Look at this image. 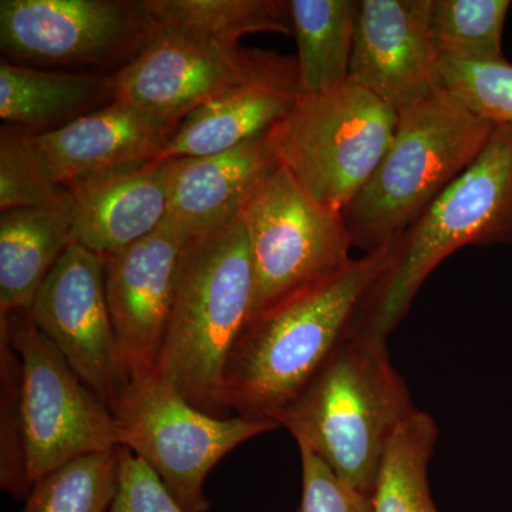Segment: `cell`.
Wrapping results in <instances>:
<instances>
[{
  "label": "cell",
  "instance_id": "11",
  "mask_svg": "<svg viewBox=\"0 0 512 512\" xmlns=\"http://www.w3.org/2000/svg\"><path fill=\"white\" fill-rule=\"evenodd\" d=\"M291 60L241 45L153 33L141 52L114 74V100L178 126L202 104Z\"/></svg>",
  "mask_w": 512,
  "mask_h": 512
},
{
  "label": "cell",
  "instance_id": "2",
  "mask_svg": "<svg viewBox=\"0 0 512 512\" xmlns=\"http://www.w3.org/2000/svg\"><path fill=\"white\" fill-rule=\"evenodd\" d=\"M417 410L386 338L353 328L275 421L370 498L387 446Z\"/></svg>",
  "mask_w": 512,
  "mask_h": 512
},
{
  "label": "cell",
  "instance_id": "1",
  "mask_svg": "<svg viewBox=\"0 0 512 512\" xmlns=\"http://www.w3.org/2000/svg\"><path fill=\"white\" fill-rule=\"evenodd\" d=\"M399 239L249 320L222 376L225 412L276 423L356 325L392 268Z\"/></svg>",
  "mask_w": 512,
  "mask_h": 512
},
{
  "label": "cell",
  "instance_id": "5",
  "mask_svg": "<svg viewBox=\"0 0 512 512\" xmlns=\"http://www.w3.org/2000/svg\"><path fill=\"white\" fill-rule=\"evenodd\" d=\"M512 242V126L498 124L480 157L399 239L396 259L353 328L386 338L426 279L458 249Z\"/></svg>",
  "mask_w": 512,
  "mask_h": 512
},
{
  "label": "cell",
  "instance_id": "3",
  "mask_svg": "<svg viewBox=\"0 0 512 512\" xmlns=\"http://www.w3.org/2000/svg\"><path fill=\"white\" fill-rule=\"evenodd\" d=\"M252 303L254 268L239 212L185 244L153 375L202 412L232 416L221 403L222 376Z\"/></svg>",
  "mask_w": 512,
  "mask_h": 512
},
{
  "label": "cell",
  "instance_id": "10",
  "mask_svg": "<svg viewBox=\"0 0 512 512\" xmlns=\"http://www.w3.org/2000/svg\"><path fill=\"white\" fill-rule=\"evenodd\" d=\"M153 36L144 0H2L3 55L32 67L130 63Z\"/></svg>",
  "mask_w": 512,
  "mask_h": 512
},
{
  "label": "cell",
  "instance_id": "24",
  "mask_svg": "<svg viewBox=\"0 0 512 512\" xmlns=\"http://www.w3.org/2000/svg\"><path fill=\"white\" fill-rule=\"evenodd\" d=\"M510 0H431L430 32L441 60L505 62L503 35Z\"/></svg>",
  "mask_w": 512,
  "mask_h": 512
},
{
  "label": "cell",
  "instance_id": "12",
  "mask_svg": "<svg viewBox=\"0 0 512 512\" xmlns=\"http://www.w3.org/2000/svg\"><path fill=\"white\" fill-rule=\"evenodd\" d=\"M30 316L107 406L131 383L106 295V256L73 242L37 292Z\"/></svg>",
  "mask_w": 512,
  "mask_h": 512
},
{
  "label": "cell",
  "instance_id": "13",
  "mask_svg": "<svg viewBox=\"0 0 512 512\" xmlns=\"http://www.w3.org/2000/svg\"><path fill=\"white\" fill-rule=\"evenodd\" d=\"M431 0H360L349 79L397 114L441 89Z\"/></svg>",
  "mask_w": 512,
  "mask_h": 512
},
{
  "label": "cell",
  "instance_id": "19",
  "mask_svg": "<svg viewBox=\"0 0 512 512\" xmlns=\"http://www.w3.org/2000/svg\"><path fill=\"white\" fill-rule=\"evenodd\" d=\"M72 198L0 214V318L30 311L40 286L73 244Z\"/></svg>",
  "mask_w": 512,
  "mask_h": 512
},
{
  "label": "cell",
  "instance_id": "28",
  "mask_svg": "<svg viewBox=\"0 0 512 512\" xmlns=\"http://www.w3.org/2000/svg\"><path fill=\"white\" fill-rule=\"evenodd\" d=\"M440 84L477 116L512 126V64L441 60Z\"/></svg>",
  "mask_w": 512,
  "mask_h": 512
},
{
  "label": "cell",
  "instance_id": "21",
  "mask_svg": "<svg viewBox=\"0 0 512 512\" xmlns=\"http://www.w3.org/2000/svg\"><path fill=\"white\" fill-rule=\"evenodd\" d=\"M286 8L298 45L299 93L348 82L359 0H288Z\"/></svg>",
  "mask_w": 512,
  "mask_h": 512
},
{
  "label": "cell",
  "instance_id": "22",
  "mask_svg": "<svg viewBox=\"0 0 512 512\" xmlns=\"http://www.w3.org/2000/svg\"><path fill=\"white\" fill-rule=\"evenodd\" d=\"M153 33L239 45L252 33L292 35L286 2L278 0H144Z\"/></svg>",
  "mask_w": 512,
  "mask_h": 512
},
{
  "label": "cell",
  "instance_id": "23",
  "mask_svg": "<svg viewBox=\"0 0 512 512\" xmlns=\"http://www.w3.org/2000/svg\"><path fill=\"white\" fill-rule=\"evenodd\" d=\"M439 429L417 410L386 448L370 503L372 512H440L431 497L429 464Z\"/></svg>",
  "mask_w": 512,
  "mask_h": 512
},
{
  "label": "cell",
  "instance_id": "14",
  "mask_svg": "<svg viewBox=\"0 0 512 512\" xmlns=\"http://www.w3.org/2000/svg\"><path fill=\"white\" fill-rule=\"evenodd\" d=\"M188 239L165 220L153 234L106 256L107 303L131 380L156 370L178 262Z\"/></svg>",
  "mask_w": 512,
  "mask_h": 512
},
{
  "label": "cell",
  "instance_id": "20",
  "mask_svg": "<svg viewBox=\"0 0 512 512\" xmlns=\"http://www.w3.org/2000/svg\"><path fill=\"white\" fill-rule=\"evenodd\" d=\"M114 101V74L53 72L2 60L0 117L25 130L52 131Z\"/></svg>",
  "mask_w": 512,
  "mask_h": 512
},
{
  "label": "cell",
  "instance_id": "16",
  "mask_svg": "<svg viewBox=\"0 0 512 512\" xmlns=\"http://www.w3.org/2000/svg\"><path fill=\"white\" fill-rule=\"evenodd\" d=\"M173 160L131 165L67 185L74 241L103 256L157 231L170 208Z\"/></svg>",
  "mask_w": 512,
  "mask_h": 512
},
{
  "label": "cell",
  "instance_id": "6",
  "mask_svg": "<svg viewBox=\"0 0 512 512\" xmlns=\"http://www.w3.org/2000/svg\"><path fill=\"white\" fill-rule=\"evenodd\" d=\"M399 116L355 80L328 92L301 94L269 130L276 160L302 190L343 212L375 173Z\"/></svg>",
  "mask_w": 512,
  "mask_h": 512
},
{
  "label": "cell",
  "instance_id": "4",
  "mask_svg": "<svg viewBox=\"0 0 512 512\" xmlns=\"http://www.w3.org/2000/svg\"><path fill=\"white\" fill-rule=\"evenodd\" d=\"M494 128L443 87L400 114L375 173L342 212L353 247L370 254L402 238L480 157Z\"/></svg>",
  "mask_w": 512,
  "mask_h": 512
},
{
  "label": "cell",
  "instance_id": "8",
  "mask_svg": "<svg viewBox=\"0 0 512 512\" xmlns=\"http://www.w3.org/2000/svg\"><path fill=\"white\" fill-rule=\"evenodd\" d=\"M241 215L254 268L249 320L352 261V238L342 212L313 201L281 164L256 185Z\"/></svg>",
  "mask_w": 512,
  "mask_h": 512
},
{
  "label": "cell",
  "instance_id": "18",
  "mask_svg": "<svg viewBox=\"0 0 512 512\" xmlns=\"http://www.w3.org/2000/svg\"><path fill=\"white\" fill-rule=\"evenodd\" d=\"M299 96L296 60L202 104L174 131L160 160L224 153L276 126Z\"/></svg>",
  "mask_w": 512,
  "mask_h": 512
},
{
  "label": "cell",
  "instance_id": "29",
  "mask_svg": "<svg viewBox=\"0 0 512 512\" xmlns=\"http://www.w3.org/2000/svg\"><path fill=\"white\" fill-rule=\"evenodd\" d=\"M109 512H187L161 478L128 448L119 447V481Z\"/></svg>",
  "mask_w": 512,
  "mask_h": 512
},
{
  "label": "cell",
  "instance_id": "9",
  "mask_svg": "<svg viewBox=\"0 0 512 512\" xmlns=\"http://www.w3.org/2000/svg\"><path fill=\"white\" fill-rule=\"evenodd\" d=\"M22 362V439L30 490L76 458L120 447L109 406L76 375L29 311L0 318Z\"/></svg>",
  "mask_w": 512,
  "mask_h": 512
},
{
  "label": "cell",
  "instance_id": "25",
  "mask_svg": "<svg viewBox=\"0 0 512 512\" xmlns=\"http://www.w3.org/2000/svg\"><path fill=\"white\" fill-rule=\"evenodd\" d=\"M119 481V447L76 458L37 480L22 512H109Z\"/></svg>",
  "mask_w": 512,
  "mask_h": 512
},
{
  "label": "cell",
  "instance_id": "17",
  "mask_svg": "<svg viewBox=\"0 0 512 512\" xmlns=\"http://www.w3.org/2000/svg\"><path fill=\"white\" fill-rule=\"evenodd\" d=\"M167 221L188 238L227 224L278 165L269 131L214 156L173 158Z\"/></svg>",
  "mask_w": 512,
  "mask_h": 512
},
{
  "label": "cell",
  "instance_id": "15",
  "mask_svg": "<svg viewBox=\"0 0 512 512\" xmlns=\"http://www.w3.org/2000/svg\"><path fill=\"white\" fill-rule=\"evenodd\" d=\"M178 126L124 101L56 128L35 133L47 170L62 187L119 168L160 160Z\"/></svg>",
  "mask_w": 512,
  "mask_h": 512
},
{
  "label": "cell",
  "instance_id": "26",
  "mask_svg": "<svg viewBox=\"0 0 512 512\" xmlns=\"http://www.w3.org/2000/svg\"><path fill=\"white\" fill-rule=\"evenodd\" d=\"M69 191L56 183L35 144V133L8 126L0 133V211L53 207Z\"/></svg>",
  "mask_w": 512,
  "mask_h": 512
},
{
  "label": "cell",
  "instance_id": "27",
  "mask_svg": "<svg viewBox=\"0 0 512 512\" xmlns=\"http://www.w3.org/2000/svg\"><path fill=\"white\" fill-rule=\"evenodd\" d=\"M22 362L8 333L0 329V487L16 498L28 497L22 439Z\"/></svg>",
  "mask_w": 512,
  "mask_h": 512
},
{
  "label": "cell",
  "instance_id": "30",
  "mask_svg": "<svg viewBox=\"0 0 512 512\" xmlns=\"http://www.w3.org/2000/svg\"><path fill=\"white\" fill-rule=\"evenodd\" d=\"M302 498L296 512H372L370 498L339 480L308 447L299 446Z\"/></svg>",
  "mask_w": 512,
  "mask_h": 512
},
{
  "label": "cell",
  "instance_id": "7",
  "mask_svg": "<svg viewBox=\"0 0 512 512\" xmlns=\"http://www.w3.org/2000/svg\"><path fill=\"white\" fill-rule=\"evenodd\" d=\"M110 409L120 446L141 458L187 512L210 510L204 484L222 458L279 429L269 420L211 416L154 375L131 380Z\"/></svg>",
  "mask_w": 512,
  "mask_h": 512
}]
</instances>
